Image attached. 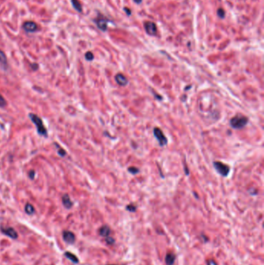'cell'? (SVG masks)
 <instances>
[{
  "label": "cell",
  "instance_id": "obj_9",
  "mask_svg": "<svg viewBox=\"0 0 264 265\" xmlns=\"http://www.w3.org/2000/svg\"><path fill=\"white\" fill-rule=\"evenodd\" d=\"M95 22L96 23V25L100 30H102V31H106L108 28V22L109 20H106L105 18H98L96 20H95Z\"/></svg>",
  "mask_w": 264,
  "mask_h": 265
},
{
  "label": "cell",
  "instance_id": "obj_18",
  "mask_svg": "<svg viewBox=\"0 0 264 265\" xmlns=\"http://www.w3.org/2000/svg\"><path fill=\"white\" fill-rule=\"evenodd\" d=\"M217 15H218L219 18L224 19L225 16V12L222 8H219V9L217 10Z\"/></svg>",
  "mask_w": 264,
  "mask_h": 265
},
{
  "label": "cell",
  "instance_id": "obj_29",
  "mask_svg": "<svg viewBox=\"0 0 264 265\" xmlns=\"http://www.w3.org/2000/svg\"><path fill=\"white\" fill-rule=\"evenodd\" d=\"M133 1H134L136 4H140L142 2V0H133Z\"/></svg>",
  "mask_w": 264,
  "mask_h": 265
},
{
  "label": "cell",
  "instance_id": "obj_10",
  "mask_svg": "<svg viewBox=\"0 0 264 265\" xmlns=\"http://www.w3.org/2000/svg\"><path fill=\"white\" fill-rule=\"evenodd\" d=\"M62 203H63V205L66 209H71L72 207V205H73V202L71 200V198L68 194H64L62 196Z\"/></svg>",
  "mask_w": 264,
  "mask_h": 265
},
{
  "label": "cell",
  "instance_id": "obj_6",
  "mask_svg": "<svg viewBox=\"0 0 264 265\" xmlns=\"http://www.w3.org/2000/svg\"><path fill=\"white\" fill-rule=\"evenodd\" d=\"M0 230H1V232H2L4 235L7 236V237H9V238H11V239H17L19 237L17 231L12 227H6V228L2 227L0 229Z\"/></svg>",
  "mask_w": 264,
  "mask_h": 265
},
{
  "label": "cell",
  "instance_id": "obj_1",
  "mask_svg": "<svg viewBox=\"0 0 264 265\" xmlns=\"http://www.w3.org/2000/svg\"><path fill=\"white\" fill-rule=\"evenodd\" d=\"M29 116H30L31 121L36 126L38 134L41 136H44V137H47V130L44 126L41 119L34 113H30Z\"/></svg>",
  "mask_w": 264,
  "mask_h": 265
},
{
  "label": "cell",
  "instance_id": "obj_25",
  "mask_svg": "<svg viewBox=\"0 0 264 265\" xmlns=\"http://www.w3.org/2000/svg\"><path fill=\"white\" fill-rule=\"evenodd\" d=\"M207 265H218L217 263L213 260H209L207 261Z\"/></svg>",
  "mask_w": 264,
  "mask_h": 265
},
{
  "label": "cell",
  "instance_id": "obj_17",
  "mask_svg": "<svg viewBox=\"0 0 264 265\" xmlns=\"http://www.w3.org/2000/svg\"><path fill=\"white\" fill-rule=\"evenodd\" d=\"M71 3L74 8L78 12H82V6L79 0H71Z\"/></svg>",
  "mask_w": 264,
  "mask_h": 265
},
{
  "label": "cell",
  "instance_id": "obj_24",
  "mask_svg": "<svg viewBox=\"0 0 264 265\" xmlns=\"http://www.w3.org/2000/svg\"><path fill=\"white\" fill-rule=\"evenodd\" d=\"M126 209L129 210V212H135L136 211V207L133 205H129L126 206Z\"/></svg>",
  "mask_w": 264,
  "mask_h": 265
},
{
  "label": "cell",
  "instance_id": "obj_15",
  "mask_svg": "<svg viewBox=\"0 0 264 265\" xmlns=\"http://www.w3.org/2000/svg\"><path fill=\"white\" fill-rule=\"evenodd\" d=\"M0 64H1V65L2 67H4V68H6L7 67V64H8L6 54L2 50H0Z\"/></svg>",
  "mask_w": 264,
  "mask_h": 265
},
{
  "label": "cell",
  "instance_id": "obj_3",
  "mask_svg": "<svg viewBox=\"0 0 264 265\" xmlns=\"http://www.w3.org/2000/svg\"><path fill=\"white\" fill-rule=\"evenodd\" d=\"M214 167L216 169L217 172H219L221 175L224 176V177H226L229 173V171H230L229 167L226 164H225L222 162H214Z\"/></svg>",
  "mask_w": 264,
  "mask_h": 265
},
{
  "label": "cell",
  "instance_id": "obj_5",
  "mask_svg": "<svg viewBox=\"0 0 264 265\" xmlns=\"http://www.w3.org/2000/svg\"><path fill=\"white\" fill-rule=\"evenodd\" d=\"M62 237H63L64 241L68 244H73L75 242L76 237L74 233L71 231H69V230H64L62 233Z\"/></svg>",
  "mask_w": 264,
  "mask_h": 265
},
{
  "label": "cell",
  "instance_id": "obj_26",
  "mask_svg": "<svg viewBox=\"0 0 264 265\" xmlns=\"http://www.w3.org/2000/svg\"><path fill=\"white\" fill-rule=\"evenodd\" d=\"M34 175H35V172H34V171H30V172H29V176H30V178H31V179H34Z\"/></svg>",
  "mask_w": 264,
  "mask_h": 265
},
{
  "label": "cell",
  "instance_id": "obj_21",
  "mask_svg": "<svg viewBox=\"0 0 264 265\" xmlns=\"http://www.w3.org/2000/svg\"><path fill=\"white\" fill-rule=\"evenodd\" d=\"M7 105L6 103V101L5 100V99L2 97V96L0 94V107H5V106Z\"/></svg>",
  "mask_w": 264,
  "mask_h": 265
},
{
  "label": "cell",
  "instance_id": "obj_19",
  "mask_svg": "<svg viewBox=\"0 0 264 265\" xmlns=\"http://www.w3.org/2000/svg\"><path fill=\"white\" fill-rule=\"evenodd\" d=\"M85 59L87 61H92L94 59V54L91 51H88L85 54Z\"/></svg>",
  "mask_w": 264,
  "mask_h": 265
},
{
  "label": "cell",
  "instance_id": "obj_22",
  "mask_svg": "<svg viewBox=\"0 0 264 265\" xmlns=\"http://www.w3.org/2000/svg\"><path fill=\"white\" fill-rule=\"evenodd\" d=\"M128 171H129V172H130L131 174H137L138 172H139V170H138V168H136V167H129V168H128Z\"/></svg>",
  "mask_w": 264,
  "mask_h": 265
},
{
  "label": "cell",
  "instance_id": "obj_20",
  "mask_svg": "<svg viewBox=\"0 0 264 265\" xmlns=\"http://www.w3.org/2000/svg\"><path fill=\"white\" fill-rule=\"evenodd\" d=\"M55 145H56V147H58V149H59L58 150V154H59L60 156H61V157H64V156H65L66 155L65 150H64V149H62V148L60 147L58 144H55Z\"/></svg>",
  "mask_w": 264,
  "mask_h": 265
},
{
  "label": "cell",
  "instance_id": "obj_4",
  "mask_svg": "<svg viewBox=\"0 0 264 265\" xmlns=\"http://www.w3.org/2000/svg\"><path fill=\"white\" fill-rule=\"evenodd\" d=\"M153 133H154L155 137L157 138V141L159 142L160 145L164 146L167 144V137H165L163 131L160 129H159V128H155L154 130H153Z\"/></svg>",
  "mask_w": 264,
  "mask_h": 265
},
{
  "label": "cell",
  "instance_id": "obj_28",
  "mask_svg": "<svg viewBox=\"0 0 264 265\" xmlns=\"http://www.w3.org/2000/svg\"><path fill=\"white\" fill-rule=\"evenodd\" d=\"M31 67H32L33 69H34V71H36V70L38 68V64H35V63H34V64H31Z\"/></svg>",
  "mask_w": 264,
  "mask_h": 265
},
{
  "label": "cell",
  "instance_id": "obj_11",
  "mask_svg": "<svg viewBox=\"0 0 264 265\" xmlns=\"http://www.w3.org/2000/svg\"><path fill=\"white\" fill-rule=\"evenodd\" d=\"M115 82H117L118 85L121 86H125L128 84V80L127 78H125V76L122 74H118L115 75Z\"/></svg>",
  "mask_w": 264,
  "mask_h": 265
},
{
  "label": "cell",
  "instance_id": "obj_30",
  "mask_svg": "<svg viewBox=\"0 0 264 265\" xmlns=\"http://www.w3.org/2000/svg\"><path fill=\"white\" fill-rule=\"evenodd\" d=\"M107 265H115V264H107Z\"/></svg>",
  "mask_w": 264,
  "mask_h": 265
},
{
  "label": "cell",
  "instance_id": "obj_14",
  "mask_svg": "<svg viewBox=\"0 0 264 265\" xmlns=\"http://www.w3.org/2000/svg\"><path fill=\"white\" fill-rule=\"evenodd\" d=\"M176 260V256L173 253H168L165 257V262L167 265H173Z\"/></svg>",
  "mask_w": 264,
  "mask_h": 265
},
{
  "label": "cell",
  "instance_id": "obj_23",
  "mask_svg": "<svg viewBox=\"0 0 264 265\" xmlns=\"http://www.w3.org/2000/svg\"><path fill=\"white\" fill-rule=\"evenodd\" d=\"M105 241H106V243L108 244H113L114 242H115V239L112 237H110V236H109V237H105Z\"/></svg>",
  "mask_w": 264,
  "mask_h": 265
},
{
  "label": "cell",
  "instance_id": "obj_7",
  "mask_svg": "<svg viewBox=\"0 0 264 265\" xmlns=\"http://www.w3.org/2000/svg\"><path fill=\"white\" fill-rule=\"evenodd\" d=\"M144 29L149 35H155L157 32V25L150 21H147L144 23Z\"/></svg>",
  "mask_w": 264,
  "mask_h": 265
},
{
  "label": "cell",
  "instance_id": "obj_27",
  "mask_svg": "<svg viewBox=\"0 0 264 265\" xmlns=\"http://www.w3.org/2000/svg\"><path fill=\"white\" fill-rule=\"evenodd\" d=\"M123 9H124V11H125V13L127 14L128 16H130V15H131V10H130V9L125 7Z\"/></svg>",
  "mask_w": 264,
  "mask_h": 265
},
{
  "label": "cell",
  "instance_id": "obj_13",
  "mask_svg": "<svg viewBox=\"0 0 264 265\" xmlns=\"http://www.w3.org/2000/svg\"><path fill=\"white\" fill-rule=\"evenodd\" d=\"M99 233L100 236L101 237H107L110 235V233H111V229L108 226L105 225V226H102L101 228L99 229Z\"/></svg>",
  "mask_w": 264,
  "mask_h": 265
},
{
  "label": "cell",
  "instance_id": "obj_16",
  "mask_svg": "<svg viewBox=\"0 0 264 265\" xmlns=\"http://www.w3.org/2000/svg\"><path fill=\"white\" fill-rule=\"evenodd\" d=\"M24 209H25V212L28 215H33L35 212V209H34V205H31L30 203L26 204Z\"/></svg>",
  "mask_w": 264,
  "mask_h": 265
},
{
  "label": "cell",
  "instance_id": "obj_12",
  "mask_svg": "<svg viewBox=\"0 0 264 265\" xmlns=\"http://www.w3.org/2000/svg\"><path fill=\"white\" fill-rule=\"evenodd\" d=\"M64 257H67L68 260L71 261L72 263L74 264H78L79 263V259L78 257L76 255H74V253H72L71 252H68V251H66L64 253Z\"/></svg>",
  "mask_w": 264,
  "mask_h": 265
},
{
  "label": "cell",
  "instance_id": "obj_8",
  "mask_svg": "<svg viewBox=\"0 0 264 265\" xmlns=\"http://www.w3.org/2000/svg\"><path fill=\"white\" fill-rule=\"evenodd\" d=\"M23 28L26 32L32 33L35 32L37 30V25L32 21H27V22L24 23Z\"/></svg>",
  "mask_w": 264,
  "mask_h": 265
},
{
  "label": "cell",
  "instance_id": "obj_2",
  "mask_svg": "<svg viewBox=\"0 0 264 265\" xmlns=\"http://www.w3.org/2000/svg\"><path fill=\"white\" fill-rule=\"evenodd\" d=\"M248 123V118L238 114L237 116L232 118L230 120V125L234 129H241L243 128Z\"/></svg>",
  "mask_w": 264,
  "mask_h": 265
}]
</instances>
